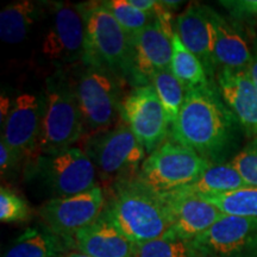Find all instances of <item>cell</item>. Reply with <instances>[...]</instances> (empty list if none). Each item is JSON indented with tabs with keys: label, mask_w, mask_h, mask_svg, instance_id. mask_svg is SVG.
<instances>
[{
	"label": "cell",
	"mask_w": 257,
	"mask_h": 257,
	"mask_svg": "<svg viewBox=\"0 0 257 257\" xmlns=\"http://www.w3.org/2000/svg\"><path fill=\"white\" fill-rule=\"evenodd\" d=\"M233 117L212 85L188 89L172 126L173 141L208 160L226 149L232 136Z\"/></svg>",
	"instance_id": "cell-1"
},
{
	"label": "cell",
	"mask_w": 257,
	"mask_h": 257,
	"mask_svg": "<svg viewBox=\"0 0 257 257\" xmlns=\"http://www.w3.org/2000/svg\"><path fill=\"white\" fill-rule=\"evenodd\" d=\"M113 187L105 211L127 238L142 244L160 238L170 230L172 219L162 194L136 179L115 182Z\"/></svg>",
	"instance_id": "cell-2"
},
{
	"label": "cell",
	"mask_w": 257,
	"mask_h": 257,
	"mask_svg": "<svg viewBox=\"0 0 257 257\" xmlns=\"http://www.w3.org/2000/svg\"><path fill=\"white\" fill-rule=\"evenodd\" d=\"M85 22V66L105 69L119 79L133 78L131 37L101 2L79 4Z\"/></svg>",
	"instance_id": "cell-3"
},
{
	"label": "cell",
	"mask_w": 257,
	"mask_h": 257,
	"mask_svg": "<svg viewBox=\"0 0 257 257\" xmlns=\"http://www.w3.org/2000/svg\"><path fill=\"white\" fill-rule=\"evenodd\" d=\"M74 86L61 74L47 80L42 99L38 156L72 148L85 133Z\"/></svg>",
	"instance_id": "cell-4"
},
{
	"label": "cell",
	"mask_w": 257,
	"mask_h": 257,
	"mask_svg": "<svg viewBox=\"0 0 257 257\" xmlns=\"http://www.w3.org/2000/svg\"><path fill=\"white\" fill-rule=\"evenodd\" d=\"M211 165L210 160L172 141L146 157L135 179L146 187L165 194L192 184Z\"/></svg>",
	"instance_id": "cell-5"
},
{
	"label": "cell",
	"mask_w": 257,
	"mask_h": 257,
	"mask_svg": "<svg viewBox=\"0 0 257 257\" xmlns=\"http://www.w3.org/2000/svg\"><path fill=\"white\" fill-rule=\"evenodd\" d=\"M83 152L108 184L135 179L146 160V149L123 120L89 137Z\"/></svg>",
	"instance_id": "cell-6"
},
{
	"label": "cell",
	"mask_w": 257,
	"mask_h": 257,
	"mask_svg": "<svg viewBox=\"0 0 257 257\" xmlns=\"http://www.w3.org/2000/svg\"><path fill=\"white\" fill-rule=\"evenodd\" d=\"M119 80L107 70L86 66L73 85L85 128L89 133L106 131L120 114L124 98Z\"/></svg>",
	"instance_id": "cell-7"
},
{
	"label": "cell",
	"mask_w": 257,
	"mask_h": 257,
	"mask_svg": "<svg viewBox=\"0 0 257 257\" xmlns=\"http://www.w3.org/2000/svg\"><path fill=\"white\" fill-rule=\"evenodd\" d=\"M34 167L54 198L73 197L98 187L94 163L79 148L38 156Z\"/></svg>",
	"instance_id": "cell-8"
},
{
	"label": "cell",
	"mask_w": 257,
	"mask_h": 257,
	"mask_svg": "<svg viewBox=\"0 0 257 257\" xmlns=\"http://www.w3.org/2000/svg\"><path fill=\"white\" fill-rule=\"evenodd\" d=\"M101 187L67 198H51L38 208L44 226L60 238L72 243L76 233L94 223L106 207Z\"/></svg>",
	"instance_id": "cell-9"
},
{
	"label": "cell",
	"mask_w": 257,
	"mask_h": 257,
	"mask_svg": "<svg viewBox=\"0 0 257 257\" xmlns=\"http://www.w3.org/2000/svg\"><path fill=\"white\" fill-rule=\"evenodd\" d=\"M120 118L149 154L165 143L169 121L152 83L137 86L124 96Z\"/></svg>",
	"instance_id": "cell-10"
},
{
	"label": "cell",
	"mask_w": 257,
	"mask_h": 257,
	"mask_svg": "<svg viewBox=\"0 0 257 257\" xmlns=\"http://www.w3.org/2000/svg\"><path fill=\"white\" fill-rule=\"evenodd\" d=\"M192 243L201 257H257V219L224 214Z\"/></svg>",
	"instance_id": "cell-11"
},
{
	"label": "cell",
	"mask_w": 257,
	"mask_h": 257,
	"mask_svg": "<svg viewBox=\"0 0 257 257\" xmlns=\"http://www.w3.org/2000/svg\"><path fill=\"white\" fill-rule=\"evenodd\" d=\"M51 22L42 41V55L55 63H73L83 57L85 22L78 5L50 3Z\"/></svg>",
	"instance_id": "cell-12"
},
{
	"label": "cell",
	"mask_w": 257,
	"mask_h": 257,
	"mask_svg": "<svg viewBox=\"0 0 257 257\" xmlns=\"http://www.w3.org/2000/svg\"><path fill=\"white\" fill-rule=\"evenodd\" d=\"M42 123V100L32 93L19 94L12 101L11 110L2 124V140L19 161L38 157V142Z\"/></svg>",
	"instance_id": "cell-13"
},
{
	"label": "cell",
	"mask_w": 257,
	"mask_h": 257,
	"mask_svg": "<svg viewBox=\"0 0 257 257\" xmlns=\"http://www.w3.org/2000/svg\"><path fill=\"white\" fill-rule=\"evenodd\" d=\"M168 206L172 227L170 231L182 238L193 240L224 216L223 212L204 199L174 191L162 194Z\"/></svg>",
	"instance_id": "cell-14"
},
{
	"label": "cell",
	"mask_w": 257,
	"mask_h": 257,
	"mask_svg": "<svg viewBox=\"0 0 257 257\" xmlns=\"http://www.w3.org/2000/svg\"><path fill=\"white\" fill-rule=\"evenodd\" d=\"M134 79L144 82L154 74L170 69L173 57L172 38L155 21L131 36Z\"/></svg>",
	"instance_id": "cell-15"
},
{
	"label": "cell",
	"mask_w": 257,
	"mask_h": 257,
	"mask_svg": "<svg viewBox=\"0 0 257 257\" xmlns=\"http://www.w3.org/2000/svg\"><path fill=\"white\" fill-rule=\"evenodd\" d=\"M72 243L92 257H135L137 250V244L125 236L105 210L94 223L79 231Z\"/></svg>",
	"instance_id": "cell-16"
},
{
	"label": "cell",
	"mask_w": 257,
	"mask_h": 257,
	"mask_svg": "<svg viewBox=\"0 0 257 257\" xmlns=\"http://www.w3.org/2000/svg\"><path fill=\"white\" fill-rule=\"evenodd\" d=\"M218 91L249 136H257V89L246 70L218 73Z\"/></svg>",
	"instance_id": "cell-17"
},
{
	"label": "cell",
	"mask_w": 257,
	"mask_h": 257,
	"mask_svg": "<svg viewBox=\"0 0 257 257\" xmlns=\"http://www.w3.org/2000/svg\"><path fill=\"white\" fill-rule=\"evenodd\" d=\"M212 36V56L220 70H246L252 60L243 34L227 19L206 6Z\"/></svg>",
	"instance_id": "cell-18"
},
{
	"label": "cell",
	"mask_w": 257,
	"mask_h": 257,
	"mask_svg": "<svg viewBox=\"0 0 257 257\" xmlns=\"http://www.w3.org/2000/svg\"><path fill=\"white\" fill-rule=\"evenodd\" d=\"M175 32L184 46L205 67L208 78L214 75L212 36L206 6L192 4L175 19Z\"/></svg>",
	"instance_id": "cell-19"
},
{
	"label": "cell",
	"mask_w": 257,
	"mask_h": 257,
	"mask_svg": "<svg viewBox=\"0 0 257 257\" xmlns=\"http://www.w3.org/2000/svg\"><path fill=\"white\" fill-rule=\"evenodd\" d=\"M246 187L248 186L244 182L242 176L232 166V163L229 162L217 163V165L212 163L195 181L178 191L199 198H207Z\"/></svg>",
	"instance_id": "cell-20"
},
{
	"label": "cell",
	"mask_w": 257,
	"mask_h": 257,
	"mask_svg": "<svg viewBox=\"0 0 257 257\" xmlns=\"http://www.w3.org/2000/svg\"><path fill=\"white\" fill-rule=\"evenodd\" d=\"M41 3L19 0L5 6L0 12V38L8 44H18L27 38L42 14Z\"/></svg>",
	"instance_id": "cell-21"
},
{
	"label": "cell",
	"mask_w": 257,
	"mask_h": 257,
	"mask_svg": "<svg viewBox=\"0 0 257 257\" xmlns=\"http://www.w3.org/2000/svg\"><path fill=\"white\" fill-rule=\"evenodd\" d=\"M62 238L46 226L44 229L32 227L22 233L3 257H57L62 251Z\"/></svg>",
	"instance_id": "cell-22"
},
{
	"label": "cell",
	"mask_w": 257,
	"mask_h": 257,
	"mask_svg": "<svg viewBox=\"0 0 257 257\" xmlns=\"http://www.w3.org/2000/svg\"><path fill=\"white\" fill-rule=\"evenodd\" d=\"M172 44L173 57L170 70L184 87L188 91L211 85V80L201 61L184 46L176 32L172 37Z\"/></svg>",
	"instance_id": "cell-23"
},
{
	"label": "cell",
	"mask_w": 257,
	"mask_h": 257,
	"mask_svg": "<svg viewBox=\"0 0 257 257\" xmlns=\"http://www.w3.org/2000/svg\"><path fill=\"white\" fill-rule=\"evenodd\" d=\"M150 82L155 88L161 104L165 108L169 125L173 126L184 105L187 89L176 79L170 69L161 70L154 74Z\"/></svg>",
	"instance_id": "cell-24"
},
{
	"label": "cell",
	"mask_w": 257,
	"mask_h": 257,
	"mask_svg": "<svg viewBox=\"0 0 257 257\" xmlns=\"http://www.w3.org/2000/svg\"><path fill=\"white\" fill-rule=\"evenodd\" d=\"M135 257H201L192 240L182 238L173 231L160 238L137 244Z\"/></svg>",
	"instance_id": "cell-25"
},
{
	"label": "cell",
	"mask_w": 257,
	"mask_h": 257,
	"mask_svg": "<svg viewBox=\"0 0 257 257\" xmlns=\"http://www.w3.org/2000/svg\"><path fill=\"white\" fill-rule=\"evenodd\" d=\"M211 202L224 214L256 218L257 219V188L246 187L237 191L223 193L213 197L201 198Z\"/></svg>",
	"instance_id": "cell-26"
},
{
	"label": "cell",
	"mask_w": 257,
	"mask_h": 257,
	"mask_svg": "<svg viewBox=\"0 0 257 257\" xmlns=\"http://www.w3.org/2000/svg\"><path fill=\"white\" fill-rule=\"evenodd\" d=\"M101 3L130 37L156 21L155 16L134 8L128 0H106Z\"/></svg>",
	"instance_id": "cell-27"
},
{
	"label": "cell",
	"mask_w": 257,
	"mask_h": 257,
	"mask_svg": "<svg viewBox=\"0 0 257 257\" xmlns=\"http://www.w3.org/2000/svg\"><path fill=\"white\" fill-rule=\"evenodd\" d=\"M31 217L28 202L17 193L3 186L0 189V220L3 223H18Z\"/></svg>",
	"instance_id": "cell-28"
},
{
	"label": "cell",
	"mask_w": 257,
	"mask_h": 257,
	"mask_svg": "<svg viewBox=\"0 0 257 257\" xmlns=\"http://www.w3.org/2000/svg\"><path fill=\"white\" fill-rule=\"evenodd\" d=\"M231 163L248 187L257 188V141L237 154Z\"/></svg>",
	"instance_id": "cell-29"
},
{
	"label": "cell",
	"mask_w": 257,
	"mask_h": 257,
	"mask_svg": "<svg viewBox=\"0 0 257 257\" xmlns=\"http://www.w3.org/2000/svg\"><path fill=\"white\" fill-rule=\"evenodd\" d=\"M219 4L239 21L257 18V0H225Z\"/></svg>",
	"instance_id": "cell-30"
},
{
	"label": "cell",
	"mask_w": 257,
	"mask_h": 257,
	"mask_svg": "<svg viewBox=\"0 0 257 257\" xmlns=\"http://www.w3.org/2000/svg\"><path fill=\"white\" fill-rule=\"evenodd\" d=\"M19 162L17 155L10 149V147L2 140L0 142V170L2 176H5Z\"/></svg>",
	"instance_id": "cell-31"
},
{
	"label": "cell",
	"mask_w": 257,
	"mask_h": 257,
	"mask_svg": "<svg viewBox=\"0 0 257 257\" xmlns=\"http://www.w3.org/2000/svg\"><path fill=\"white\" fill-rule=\"evenodd\" d=\"M128 3L140 11L154 16H155L157 9L161 4V2H156V0H128Z\"/></svg>",
	"instance_id": "cell-32"
},
{
	"label": "cell",
	"mask_w": 257,
	"mask_h": 257,
	"mask_svg": "<svg viewBox=\"0 0 257 257\" xmlns=\"http://www.w3.org/2000/svg\"><path fill=\"white\" fill-rule=\"evenodd\" d=\"M2 111H0V118H2V124L4 123L6 118H8V115L10 113V110H11V106H12V102L8 96L2 94Z\"/></svg>",
	"instance_id": "cell-33"
},
{
	"label": "cell",
	"mask_w": 257,
	"mask_h": 257,
	"mask_svg": "<svg viewBox=\"0 0 257 257\" xmlns=\"http://www.w3.org/2000/svg\"><path fill=\"white\" fill-rule=\"evenodd\" d=\"M248 73L250 75V78H251L253 85H255V87L257 89V48L255 50V54H253L252 56V60H251V63H250L249 68H248Z\"/></svg>",
	"instance_id": "cell-34"
},
{
	"label": "cell",
	"mask_w": 257,
	"mask_h": 257,
	"mask_svg": "<svg viewBox=\"0 0 257 257\" xmlns=\"http://www.w3.org/2000/svg\"><path fill=\"white\" fill-rule=\"evenodd\" d=\"M163 5L167 6L170 11H172V9H176L179 8L180 4H182V2H169V0H163Z\"/></svg>",
	"instance_id": "cell-35"
},
{
	"label": "cell",
	"mask_w": 257,
	"mask_h": 257,
	"mask_svg": "<svg viewBox=\"0 0 257 257\" xmlns=\"http://www.w3.org/2000/svg\"><path fill=\"white\" fill-rule=\"evenodd\" d=\"M64 257H92V256H88V255H86V253L79 251V252H70Z\"/></svg>",
	"instance_id": "cell-36"
}]
</instances>
